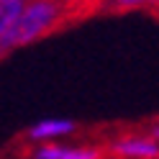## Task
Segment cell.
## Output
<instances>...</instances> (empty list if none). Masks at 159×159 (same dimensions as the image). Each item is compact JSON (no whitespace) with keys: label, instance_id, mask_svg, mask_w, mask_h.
Here are the masks:
<instances>
[{"label":"cell","instance_id":"1","mask_svg":"<svg viewBox=\"0 0 159 159\" xmlns=\"http://www.w3.org/2000/svg\"><path fill=\"white\" fill-rule=\"evenodd\" d=\"M67 26L72 23H69L67 13L62 11V5L57 0H26V8L18 18V23L13 26V31L8 34V39L0 46V57H5L16 46L39 41V39H44L54 31H62Z\"/></svg>","mask_w":159,"mask_h":159},{"label":"cell","instance_id":"2","mask_svg":"<svg viewBox=\"0 0 159 159\" xmlns=\"http://www.w3.org/2000/svg\"><path fill=\"white\" fill-rule=\"evenodd\" d=\"M111 152L126 159H159V146L152 139H144V136L121 139V141L111 144Z\"/></svg>","mask_w":159,"mask_h":159},{"label":"cell","instance_id":"3","mask_svg":"<svg viewBox=\"0 0 159 159\" xmlns=\"http://www.w3.org/2000/svg\"><path fill=\"white\" fill-rule=\"evenodd\" d=\"M57 3L62 5V11L67 13L69 23H77V21H85V18L100 13L105 0H57Z\"/></svg>","mask_w":159,"mask_h":159},{"label":"cell","instance_id":"4","mask_svg":"<svg viewBox=\"0 0 159 159\" xmlns=\"http://www.w3.org/2000/svg\"><path fill=\"white\" fill-rule=\"evenodd\" d=\"M36 159H105L100 149H64V146H41Z\"/></svg>","mask_w":159,"mask_h":159},{"label":"cell","instance_id":"5","mask_svg":"<svg viewBox=\"0 0 159 159\" xmlns=\"http://www.w3.org/2000/svg\"><path fill=\"white\" fill-rule=\"evenodd\" d=\"M23 8H26V0H3L0 3V46L8 39V34L13 31V26L18 23Z\"/></svg>","mask_w":159,"mask_h":159},{"label":"cell","instance_id":"6","mask_svg":"<svg viewBox=\"0 0 159 159\" xmlns=\"http://www.w3.org/2000/svg\"><path fill=\"white\" fill-rule=\"evenodd\" d=\"M75 131L72 121H44L31 128V139H49V136H59V134H69Z\"/></svg>","mask_w":159,"mask_h":159},{"label":"cell","instance_id":"7","mask_svg":"<svg viewBox=\"0 0 159 159\" xmlns=\"http://www.w3.org/2000/svg\"><path fill=\"white\" fill-rule=\"evenodd\" d=\"M149 5H152V0H105L103 13L118 16V13H128V11H149Z\"/></svg>","mask_w":159,"mask_h":159},{"label":"cell","instance_id":"8","mask_svg":"<svg viewBox=\"0 0 159 159\" xmlns=\"http://www.w3.org/2000/svg\"><path fill=\"white\" fill-rule=\"evenodd\" d=\"M152 139H159V123H157V126L152 128Z\"/></svg>","mask_w":159,"mask_h":159},{"label":"cell","instance_id":"9","mask_svg":"<svg viewBox=\"0 0 159 159\" xmlns=\"http://www.w3.org/2000/svg\"><path fill=\"white\" fill-rule=\"evenodd\" d=\"M0 3H3V0H0Z\"/></svg>","mask_w":159,"mask_h":159}]
</instances>
